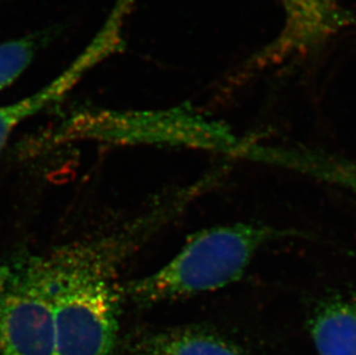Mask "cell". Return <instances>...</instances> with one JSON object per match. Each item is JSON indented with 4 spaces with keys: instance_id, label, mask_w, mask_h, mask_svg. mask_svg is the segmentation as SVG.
I'll return each instance as SVG.
<instances>
[{
    "instance_id": "3",
    "label": "cell",
    "mask_w": 356,
    "mask_h": 355,
    "mask_svg": "<svg viewBox=\"0 0 356 355\" xmlns=\"http://www.w3.org/2000/svg\"><path fill=\"white\" fill-rule=\"evenodd\" d=\"M241 140L227 125L181 104L147 110L83 107L65 118L47 142L184 148L232 157Z\"/></svg>"
},
{
    "instance_id": "1",
    "label": "cell",
    "mask_w": 356,
    "mask_h": 355,
    "mask_svg": "<svg viewBox=\"0 0 356 355\" xmlns=\"http://www.w3.org/2000/svg\"><path fill=\"white\" fill-rule=\"evenodd\" d=\"M126 237L61 246L44 255L57 355H111L124 299L119 267Z\"/></svg>"
},
{
    "instance_id": "7",
    "label": "cell",
    "mask_w": 356,
    "mask_h": 355,
    "mask_svg": "<svg viewBox=\"0 0 356 355\" xmlns=\"http://www.w3.org/2000/svg\"><path fill=\"white\" fill-rule=\"evenodd\" d=\"M308 330L318 355H356V295L333 294L314 307Z\"/></svg>"
},
{
    "instance_id": "8",
    "label": "cell",
    "mask_w": 356,
    "mask_h": 355,
    "mask_svg": "<svg viewBox=\"0 0 356 355\" xmlns=\"http://www.w3.org/2000/svg\"><path fill=\"white\" fill-rule=\"evenodd\" d=\"M91 71V64L86 57H76L64 72L38 89L34 94L7 105H0V150L14 129L29 118L34 117L47 107L60 102L70 91Z\"/></svg>"
},
{
    "instance_id": "2",
    "label": "cell",
    "mask_w": 356,
    "mask_h": 355,
    "mask_svg": "<svg viewBox=\"0 0 356 355\" xmlns=\"http://www.w3.org/2000/svg\"><path fill=\"white\" fill-rule=\"evenodd\" d=\"M294 235L291 230L252 223L203 228L157 271L124 283V299L149 307L218 291L238 283L264 246Z\"/></svg>"
},
{
    "instance_id": "5",
    "label": "cell",
    "mask_w": 356,
    "mask_h": 355,
    "mask_svg": "<svg viewBox=\"0 0 356 355\" xmlns=\"http://www.w3.org/2000/svg\"><path fill=\"white\" fill-rule=\"evenodd\" d=\"M282 31L252 58L257 68L312 54L356 24L353 12L338 0H282Z\"/></svg>"
},
{
    "instance_id": "9",
    "label": "cell",
    "mask_w": 356,
    "mask_h": 355,
    "mask_svg": "<svg viewBox=\"0 0 356 355\" xmlns=\"http://www.w3.org/2000/svg\"><path fill=\"white\" fill-rule=\"evenodd\" d=\"M266 163L356 194V161L318 151L273 145L266 154Z\"/></svg>"
},
{
    "instance_id": "6",
    "label": "cell",
    "mask_w": 356,
    "mask_h": 355,
    "mask_svg": "<svg viewBox=\"0 0 356 355\" xmlns=\"http://www.w3.org/2000/svg\"><path fill=\"white\" fill-rule=\"evenodd\" d=\"M126 345L129 355H250L220 332L194 324L142 330Z\"/></svg>"
},
{
    "instance_id": "10",
    "label": "cell",
    "mask_w": 356,
    "mask_h": 355,
    "mask_svg": "<svg viewBox=\"0 0 356 355\" xmlns=\"http://www.w3.org/2000/svg\"><path fill=\"white\" fill-rule=\"evenodd\" d=\"M47 33L28 35L0 44V91L13 84L34 61L45 40Z\"/></svg>"
},
{
    "instance_id": "4",
    "label": "cell",
    "mask_w": 356,
    "mask_h": 355,
    "mask_svg": "<svg viewBox=\"0 0 356 355\" xmlns=\"http://www.w3.org/2000/svg\"><path fill=\"white\" fill-rule=\"evenodd\" d=\"M0 355H57L43 254L0 260Z\"/></svg>"
},
{
    "instance_id": "11",
    "label": "cell",
    "mask_w": 356,
    "mask_h": 355,
    "mask_svg": "<svg viewBox=\"0 0 356 355\" xmlns=\"http://www.w3.org/2000/svg\"><path fill=\"white\" fill-rule=\"evenodd\" d=\"M3 1H6V0H0V5L3 3Z\"/></svg>"
}]
</instances>
